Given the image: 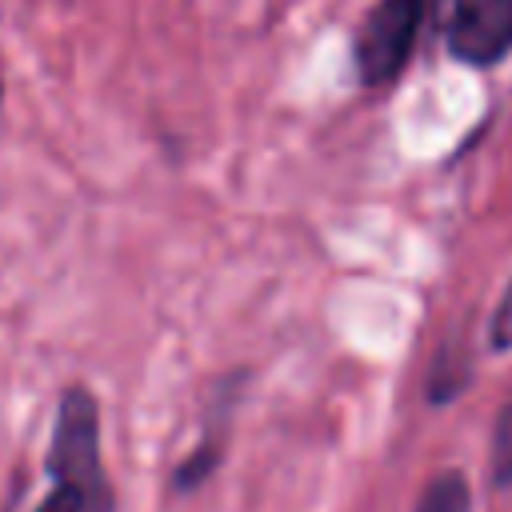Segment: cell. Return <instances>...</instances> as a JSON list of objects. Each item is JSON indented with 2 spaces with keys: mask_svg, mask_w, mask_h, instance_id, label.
<instances>
[{
  "mask_svg": "<svg viewBox=\"0 0 512 512\" xmlns=\"http://www.w3.org/2000/svg\"><path fill=\"white\" fill-rule=\"evenodd\" d=\"M488 480L496 492L512 488V400H504L496 424H492V448H488Z\"/></svg>",
  "mask_w": 512,
  "mask_h": 512,
  "instance_id": "obj_5",
  "label": "cell"
},
{
  "mask_svg": "<svg viewBox=\"0 0 512 512\" xmlns=\"http://www.w3.org/2000/svg\"><path fill=\"white\" fill-rule=\"evenodd\" d=\"M424 8H428V0H380L364 16V24L356 32L360 84L380 88L404 72L416 32H420V20H424Z\"/></svg>",
  "mask_w": 512,
  "mask_h": 512,
  "instance_id": "obj_2",
  "label": "cell"
},
{
  "mask_svg": "<svg viewBox=\"0 0 512 512\" xmlns=\"http://www.w3.org/2000/svg\"><path fill=\"white\" fill-rule=\"evenodd\" d=\"M440 32L460 64L492 68L512 52V0H440Z\"/></svg>",
  "mask_w": 512,
  "mask_h": 512,
  "instance_id": "obj_3",
  "label": "cell"
},
{
  "mask_svg": "<svg viewBox=\"0 0 512 512\" xmlns=\"http://www.w3.org/2000/svg\"><path fill=\"white\" fill-rule=\"evenodd\" d=\"M48 492L32 512H116V488L100 452V404L84 384L64 388L44 456Z\"/></svg>",
  "mask_w": 512,
  "mask_h": 512,
  "instance_id": "obj_1",
  "label": "cell"
},
{
  "mask_svg": "<svg viewBox=\"0 0 512 512\" xmlns=\"http://www.w3.org/2000/svg\"><path fill=\"white\" fill-rule=\"evenodd\" d=\"M488 344H492V352H508V348H512V280H508V288H504V296H500V308H496V316H492Z\"/></svg>",
  "mask_w": 512,
  "mask_h": 512,
  "instance_id": "obj_6",
  "label": "cell"
},
{
  "mask_svg": "<svg viewBox=\"0 0 512 512\" xmlns=\"http://www.w3.org/2000/svg\"><path fill=\"white\" fill-rule=\"evenodd\" d=\"M412 512H472V488H468V476H464L460 468H444V472H436V476L420 488Z\"/></svg>",
  "mask_w": 512,
  "mask_h": 512,
  "instance_id": "obj_4",
  "label": "cell"
}]
</instances>
